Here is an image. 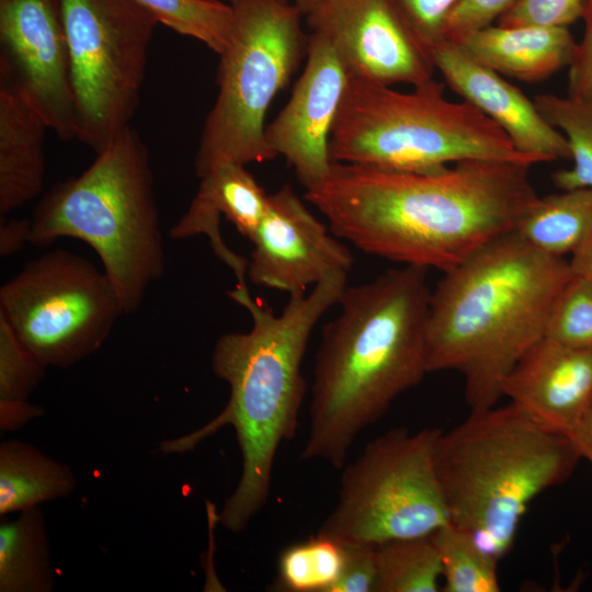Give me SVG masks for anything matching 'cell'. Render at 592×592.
<instances>
[{"label":"cell","mask_w":592,"mask_h":592,"mask_svg":"<svg viewBox=\"0 0 592 592\" xmlns=\"http://www.w3.org/2000/svg\"><path fill=\"white\" fill-rule=\"evenodd\" d=\"M531 167L471 159L418 172L333 162L305 198L365 253L445 273L516 229L538 197Z\"/></svg>","instance_id":"cell-1"},{"label":"cell","mask_w":592,"mask_h":592,"mask_svg":"<svg viewBox=\"0 0 592 592\" xmlns=\"http://www.w3.org/2000/svg\"><path fill=\"white\" fill-rule=\"evenodd\" d=\"M430 297L426 269L414 265L344 288L316 354L303 459L342 469L361 432L429 373Z\"/></svg>","instance_id":"cell-2"},{"label":"cell","mask_w":592,"mask_h":592,"mask_svg":"<svg viewBox=\"0 0 592 592\" xmlns=\"http://www.w3.org/2000/svg\"><path fill=\"white\" fill-rule=\"evenodd\" d=\"M346 283V272H334L308 295L289 296L278 315L253 300L248 287L228 292L252 318L249 331L224 333L213 349L212 368L230 388L228 402L204 426L163 441L160 449L184 453L224 425L235 429L241 475L218 516L230 532L243 531L267 502L277 449L297 431L307 388L301 362L309 337L323 314L339 303Z\"/></svg>","instance_id":"cell-3"},{"label":"cell","mask_w":592,"mask_h":592,"mask_svg":"<svg viewBox=\"0 0 592 592\" xmlns=\"http://www.w3.org/2000/svg\"><path fill=\"white\" fill-rule=\"evenodd\" d=\"M571 276L563 257L536 249L515 230L445 272L430 297L429 373L458 372L471 409L497 405L504 378L544 337Z\"/></svg>","instance_id":"cell-4"},{"label":"cell","mask_w":592,"mask_h":592,"mask_svg":"<svg viewBox=\"0 0 592 592\" xmlns=\"http://www.w3.org/2000/svg\"><path fill=\"white\" fill-rule=\"evenodd\" d=\"M580 456L509 402L480 409L441 433L434 453L451 523L499 561L512 549L530 503L566 481Z\"/></svg>","instance_id":"cell-5"},{"label":"cell","mask_w":592,"mask_h":592,"mask_svg":"<svg viewBox=\"0 0 592 592\" xmlns=\"http://www.w3.org/2000/svg\"><path fill=\"white\" fill-rule=\"evenodd\" d=\"M30 220L32 246L69 237L93 248L126 315L139 308L147 288L163 276L153 173L147 147L130 125L84 172L54 185Z\"/></svg>","instance_id":"cell-6"},{"label":"cell","mask_w":592,"mask_h":592,"mask_svg":"<svg viewBox=\"0 0 592 592\" xmlns=\"http://www.w3.org/2000/svg\"><path fill=\"white\" fill-rule=\"evenodd\" d=\"M435 81L399 92L349 77L330 137L333 162L430 172L471 159L538 163L466 101Z\"/></svg>","instance_id":"cell-7"},{"label":"cell","mask_w":592,"mask_h":592,"mask_svg":"<svg viewBox=\"0 0 592 592\" xmlns=\"http://www.w3.org/2000/svg\"><path fill=\"white\" fill-rule=\"evenodd\" d=\"M230 4L234 34L219 55V91L194 159L200 179L225 163L246 166L275 158L265 141L266 112L308 52L304 15L293 2L235 0Z\"/></svg>","instance_id":"cell-8"},{"label":"cell","mask_w":592,"mask_h":592,"mask_svg":"<svg viewBox=\"0 0 592 592\" xmlns=\"http://www.w3.org/2000/svg\"><path fill=\"white\" fill-rule=\"evenodd\" d=\"M442 430L390 429L342 469L337 504L317 534L341 544L429 536L451 523L434 463Z\"/></svg>","instance_id":"cell-9"},{"label":"cell","mask_w":592,"mask_h":592,"mask_svg":"<svg viewBox=\"0 0 592 592\" xmlns=\"http://www.w3.org/2000/svg\"><path fill=\"white\" fill-rule=\"evenodd\" d=\"M68 38L76 139L105 149L140 100L158 21L135 0H60Z\"/></svg>","instance_id":"cell-10"},{"label":"cell","mask_w":592,"mask_h":592,"mask_svg":"<svg viewBox=\"0 0 592 592\" xmlns=\"http://www.w3.org/2000/svg\"><path fill=\"white\" fill-rule=\"evenodd\" d=\"M0 314L47 367L68 368L103 345L124 310L103 270L56 249L1 286Z\"/></svg>","instance_id":"cell-11"},{"label":"cell","mask_w":592,"mask_h":592,"mask_svg":"<svg viewBox=\"0 0 592 592\" xmlns=\"http://www.w3.org/2000/svg\"><path fill=\"white\" fill-rule=\"evenodd\" d=\"M334 48L350 78L413 88L433 80L431 49L394 0H322L305 15Z\"/></svg>","instance_id":"cell-12"},{"label":"cell","mask_w":592,"mask_h":592,"mask_svg":"<svg viewBox=\"0 0 592 592\" xmlns=\"http://www.w3.org/2000/svg\"><path fill=\"white\" fill-rule=\"evenodd\" d=\"M0 73L60 139H76L71 62L60 0H0Z\"/></svg>","instance_id":"cell-13"},{"label":"cell","mask_w":592,"mask_h":592,"mask_svg":"<svg viewBox=\"0 0 592 592\" xmlns=\"http://www.w3.org/2000/svg\"><path fill=\"white\" fill-rule=\"evenodd\" d=\"M247 276L258 286L304 294L334 272L349 273L350 250L305 206L289 184L267 195L264 216L251 240Z\"/></svg>","instance_id":"cell-14"},{"label":"cell","mask_w":592,"mask_h":592,"mask_svg":"<svg viewBox=\"0 0 592 592\" xmlns=\"http://www.w3.org/2000/svg\"><path fill=\"white\" fill-rule=\"evenodd\" d=\"M307 61L292 95L265 126V141L294 169L299 183L310 190L329 175L333 161L330 137L349 82L333 46L311 33Z\"/></svg>","instance_id":"cell-15"},{"label":"cell","mask_w":592,"mask_h":592,"mask_svg":"<svg viewBox=\"0 0 592 592\" xmlns=\"http://www.w3.org/2000/svg\"><path fill=\"white\" fill-rule=\"evenodd\" d=\"M435 69L446 86L493 121L521 153L538 163L571 159L563 134L503 76L476 62L457 45L442 39L431 47Z\"/></svg>","instance_id":"cell-16"},{"label":"cell","mask_w":592,"mask_h":592,"mask_svg":"<svg viewBox=\"0 0 592 592\" xmlns=\"http://www.w3.org/2000/svg\"><path fill=\"white\" fill-rule=\"evenodd\" d=\"M502 397L542 429L568 437L592 401V348L543 337L504 378Z\"/></svg>","instance_id":"cell-17"},{"label":"cell","mask_w":592,"mask_h":592,"mask_svg":"<svg viewBox=\"0 0 592 592\" xmlns=\"http://www.w3.org/2000/svg\"><path fill=\"white\" fill-rule=\"evenodd\" d=\"M266 203L267 194L244 164H221L201 178L187 210L170 229L169 236L175 240L207 236L214 253L232 270L237 284L244 286L248 260L225 244L219 229L220 217L225 216L251 241Z\"/></svg>","instance_id":"cell-18"},{"label":"cell","mask_w":592,"mask_h":592,"mask_svg":"<svg viewBox=\"0 0 592 592\" xmlns=\"http://www.w3.org/2000/svg\"><path fill=\"white\" fill-rule=\"evenodd\" d=\"M476 62L497 73L534 83L568 67L577 43L565 26H488L468 32L456 41Z\"/></svg>","instance_id":"cell-19"},{"label":"cell","mask_w":592,"mask_h":592,"mask_svg":"<svg viewBox=\"0 0 592 592\" xmlns=\"http://www.w3.org/2000/svg\"><path fill=\"white\" fill-rule=\"evenodd\" d=\"M43 116L0 73V215L20 208L42 191L45 174Z\"/></svg>","instance_id":"cell-20"},{"label":"cell","mask_w":592,"mask_h":592,"mask_svg":"<svg viewBox=\"0 0 592 592\" xmlns=\"http://www.w3.org/2000/svg\"><path fill=\"white\" fill-rule=\"evenodd\" d=\"M77 486L67 465L35 446L7 440L0 444V515L22 512L70 496Z\"/></svg>","instance_id":"cell-21"},{"label":"cell","mask_w":592,"mask_h":592,"mask_svg":"<svg viewBox=\"0 0 592 592\" xmlns=\"http://www.w3.org/2000/svg\"><path fill=\"white\" fill-rule=\"evenodd\" d=\"M1 517L0 591L50 592L54 577L42 510L22 511L14 520Z\"/></svg>","instance_id":"cell-22"},{"label":"cell","mask_w":592,"mask_h":592,"mask_svg":"<svg viewBox=\"0 0 592 592\" xmlns=\"http://www.w3.org/2000/svg\"><path fill=\"white\" fill-rule=\"evenodd\" d=\"M592 229V187L538 196L515 231L536 249L556 257L572 253Z\"/></svg>","instance_id":"cell-23"},{"label":"cell","mask_w":592,"mask_h":592,"mask_svg":"<svg viewBox=\"0 0 592 592\" xmlns=\"http://www.w3.org/2000/svg\"><path fill=\"white\" fill-rule=\"evenodd\" d=\"M47 366L19 339L0 314V428L16 431L43 414L29 401Z\"/></svg>","instance_id":"cell-24"},{"label":"cell","mask_w":592,"mask_h":592,"mask_svg":"<svg viewBox=\"0 0 592 592\" xmlns=\"http://www.w3.org/2000/svg\"><path fill=\"white\" fill-rule=\"evenodd\" d=\"M374 592H437L442 563L431 535L390 539L376 545Z\"/></svg>","instance_id":"cell-25"},{"label":"cell","mask_w":592,"mask_h":592,"mask_svg":"<svg viewBox=\"0 0 592 592\" xmlns=\"http://www.w3.org/2000/svg\"><path fill=\"white\" fill-rule=\"evenodd\" d=\"M534 102L543 117L566 137L573 166L551 175L561 191L592 187V103L542 93Z\"/></svg>","instance_id":"cell-26"},{"label":"cell","mask_w":592,"mask_h":592,"mask_svg":"<svg viewBox=\"0 0 592 592\" xmlns=\"http://www.w3.org/2000/svg\"><path fill=\"white\" fill-rule=\"evenodd\" d=\"M442 563V591L498 592L499 560L466 531L448 523L431 534Z\"/></svg>","instance_id":"cell-27"},{"label":"cell","mask_w":592,"mask_h":592,"mask_svg":"<svg viewBox=\"0 0 592 592\" xmlns=\"http://www.w3.org/2000/svg\"><path fill=\"white\" fill-rule=\"evenodd\" d=\"M344 560L343 545L317 534L285 547L270 590L281 592H331Z\"/></svg>","instance_id":"cell-28"},{"label":"cell","mask_w":592,"mask_h":592,"mask_svg":"<svg viewBox=\"0 0 592 592\" xmlns=\"http://www.w3.org/2000/svg\"><path fill=\"white\" fill-rule=\"evenodd\" d=\"M160 24L221 55L235 29V10L221 0H135Z\"/></svg>","instance_id":"cell-29"},{"label":"cell","mask_w":592,"mask_h":592,"mask_svg":"<svg viewBox=\"0 0 592 592\" xmlns=\"http://www.w3.org/2000/svg\"><path fill=\"white\" fill-rule=\"evenodd\" d=\"M544 337L573 348H592L590 281L572 274L553 304Z\"/></svg>","instance_id":"cell-30"},{"label":"cell","mask_w":592,"mask_h":592,"mask_svg":"<svg viewBox=\"0 0 592 592\" xmlns=\"http://www.w3.org/2000/svg\"><path fill=\"white\" fill-rule=\"evenodd\" d=\"M584 0H521L498 20L500 26H565L582 18Z\"/></svg>","instance_id":"cell-31"},{"label":"cell","mask_w":592,"mask_h":592,"mask_svg":"<svg viewBox=\"0 0 592 592\" xmlns=\"http://www.w3.org/2000/svg\"><path fill=\"white\" fill-rule=\"evenodd\" d=\"M521 0H462L447 14L442 36L454 42L462 35L492 24Z\"/></svg>","instance_id":"cell-32"},{"label":"cell","mask_w":592,"mask_h":592,"mask_svg":"<svg viewBox=\"0 0 592 592\" xmlns=\"http://www.w3.org/2000/svg\"><path fill=\"white\" fill-rule=\"evenodd\" d=\"M342 545L343 567L331 592H374L377 579L376 545Z\"/></svg>","instance_id":"cell-33"},{"label":"cell","mask_w":592,"mask_h":592,"mask_svg":"<svg viewBox=\"0 0 592 592\" xmlns=\"http://www.w3.org/2000/svg\"><path fill=\"white\" fill-rule=\"evenodd\" d=\"M409 25L431 49L443 39L444 21L462 0H394Z\"/></svg>","instance_id":"cell-34"},{"label":"cell","mask_w":592,"mask_h":592,"mask_svg":"<svg viewBox=\"0 0 592 592\" xmlns=\"http://www.w3.org/2000/svg\"><path fill=\"white\" fill-rule=\"evenodd\" d=\"M584 33L568 66V96L592 103V0H584Z\"/></svg>","instance_id":"cell-35"},{"label":"cell","mask_w":592,"mask_h":592,"mask_svg":"<svg viewBox=\"0 0 592 592\" xmlns=\"http://www.w3.org/2000/svg\"><path fill=\"white\" fill-rule=\"evenodd\" d=\"M30 218L1 221L0 226V255L7 258L20 252L30 243Z\"/></svg>","instance_id":"cell-36"},{"label":"cell","mask_w":592,"mask_h":592,"mask_svg":"<svg viewBox=\"0 0 592 592\" xmlns=\"http://www.w3.org/2000/svg\"><path fill=\"white\" fill-rule=\"evenodd\" d=\"M568 437L580 458L588 459L592 465V401Z\"/></svg>","instance_id":"cell-37"},{"label":"cell","mask_w":592,"mask_h":592,"mask_svg":"<svg viewBox=\"0 0 592 592\" xmlns=\"http://www.w3.org/2000/svg\"><path fill=\"white\" fill-rule=\"evenodd\" d=\"M568 262L573 275L592 283V229L571 253V260Z\"/></svg>","instance_id":"cell-38"},{"label":"cell","mask_w":592,"mask_h":592,"mask_svg":"<svg viewBox=\"0 0 592 592\" xmlns=\"http://www.w3.org/2000/svg\"><path fill=\"white\" fill-rule=\"evenodd\" d=\"M322 0H291L301 12L303 15H305L312 7H315L318 2Z\"/></svg>","instance_id":"cell-39"},{"label":"cell","mask_w":592,"mask_h":592,"mask_svg":"<svg viewBox=\"0 0 592 592\" xmlns=\"http://www.w3.org/2000/svg\"><path fill=\"white\" fill-rule=\"evenodd\" d=\"M221 1H225V2L231 3V2H234L235 0H221Z\"/></svg>","instance_id":"cell-40"},{"label":"cell","mask_w":592,"mask_h":592,"mask_svg":"<svg viewBox=\"0 0 592 592\" xmlns=\"http://www.w3.org/2000/svg\"><path fill=\"white\" fill-rule=\"evenodd\" d=\"M283 1H285V2H291V0H283Z\"/></svg>","instance_id":"cell-41"}]
</instances>
